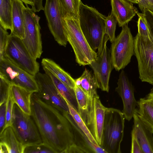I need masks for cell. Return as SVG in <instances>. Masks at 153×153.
<instances>
[{
    "instance_id": "1",
    "label": "cell",
    "mask_w": 153,
    "mask_h": 153,
    "mask_svg": "<svg viewBox=\"0 0 153 153\" xmlns=\"http://www.w3.org/2000/svg\"><path fill=\"white\" fill-rule=\"evenodd\" d=\"M31 116L42 142L55 153H65L71 146H79L75 131L68 119L56 108L41 99L36 92L31 96Z\"/></svg>"
},
{
    "instance_id": "2",
    "label": "cell",
    "mask_w": 153,
    "mask_h": 153,
    "mask_svg": "<svg viewBox=\"0 0 153 153\" xmlns=\"http://www.w3.org/2000/svg\"><path fill=\"white\" fill-rule=\"evenodd\" d=\"M78 18L84 36L91 48L96 51L105 36L106 17L95 8L84 4L81 1Z\"/></svg>"
},
{
    "instance_id": "3",
    "label": "cell",
    "mask_w": 153,
    "mask_h": 153,
    "mask_svg": "<svg viewBox=\"0 0 153 153\" xmlns=\"http://www.w3.org/2000/svg\"><path fill=\"white\" fill-rule=\"evenodd\" d=\"M65 34L75 54L76 61L80 65H90L97 56L81 29L79 19L72 17L63 18Z\"/></svg>"
},
{
    "instance_id": "4",
    "label": "cell",
    "mask_w": 153,
    "mask_h": 153,
    "mask_svg": "<svg viewBox=\"0 0 153 153\" xmlns=\"http://www.w3.org/2000/svg\"><path fill=\"white\" fill-rule=\"evenodd\" d=\"M125 117L119 109L107 108L100 146L107 153H121Z\"/></svg>"
},
{
    "instance_id": "5",
    "label": "cell",
    "mask_w": 153,
    "mask_h": 153,
    "mask_svg": "<svg viewBox=\"0 0 153 153\" xmlns=\"http://www.w3.org/2000/svg\"><path fill=\"white\" fill-rule=\"evenodd\" d=\"M11 126L17 138L24 146L42 143L31 116L23 112L16 103L13 108Z\"/></svg>"
},
{
    "instance_id": "6",
    "label": "cell",
    "mask_w": 153,
    "mask_h": 153,
    "mask_svg": "<svg viewBox=\"0 0 153 153\" xmlns=\"http://www.w3.org/2000/svg\"><path fill=\"white\" fill-rule=\"evenodd\" d=\"M111 45V59L113 68L117 71L124 68L130 62L134 54V40L127 24Z\"/></svg>"
},
{
    "instance_id": "7",
    "label": "cell",
    "mask_w": 153,
    "mask_h": 153,
    "mask_svg": "<svg viewBox=\"0 0 153 153\" xmlns=\"http://www.w3.org/2000/svg\"><path fill=\"white\" fill-rule=\"evenodd\" d=\"M4 57L33 76H35L39 72V63L22 40L10 34Z\"/></svg>"
},
{
    "instance_id": "8",
    "label": "cell",
    "mask_w": 153,
    "mask_h": 153,
    "mask_svg": "<svg viewBox=\"0 0 153 153\" xmlns=\"http://www.w3.org/2000/svg\"><path fill=\"white\" fill-rule=\"evenodd\" d=\"M134 54L138 63L139 78L153 85V43L138 33L134 37Z\"/></svg>"
},
{
    "instance_id": "9",
    "label": "cell",
    "mask_w": 153,
    "mask_h": 153,
    "mask_svg": "<svg viewBox=\"0 0 153 153\" xmlns=\"http://www.w3.org/2000/svg\"><path fill=\"white\" fill-rule=\"evenodd\" d=\"M24 8L25 37L22 40L28 51L36 59L42 53V44L39 22L40 18L28 4Z\"/></svg>"
},
{
    "instance_id": "10",
    "label": "cell",
    "mask_w": 153,
    "mask_h": 153,
    "mask_svg": "<svg viewBox=\"0 0 153 153\" xmlns=\"http://www.w3.org/2000/svg\"><path fill=\"white\" fill-rule=\"evenodd\" d=\"M0 75L12 85L20 86L33 92L38 91L35 76L20 68L5 57L0 60Z\"/></svg>"
},
{
    "instance_id": "11",
    "label": "cell",
    "mask_w": 153,
    "mask_h": 153,
    "mask_svg": "<svg viewBox=\"0 0 153 153\" xmlns=\"http://www.w3.org/2000/svg\"><path fill=\"white\" fill-rule=\"evenodd\" d=\"M108 40V37L105 34L102 44L98 49L96 59L89 65L93 71L98 88L106 92L109 91V78L114 68L110 50L107 46Z\"/></svg>"
},
{
    "instance_id": "12",
    "label": "cell",
    "mask_w": 153,
    "mask_h": 153,
    "mask_svg": "<svg viewBox=\"0 0 153 153\" xmlns=\"http://www.w3.org/2000/svg\"><path fill=\"white\" fill-rule=\"evenodd\" d=\"M35 77L39 88L38 91L35 92L37 96L63 113H69L67 102L60 94L50 77L45 73L39 72Z\"/></svg>"
},
{
    "instance_id": "13",
    "label": "cell",
    "mask_w": 153,
    "mask_h": 153,
    "mask_svg": "<svg viewBox=\"0 0 153 153\" xmlns=\"http://www.w3.org/2000/svg\"><path fill=\"white\" fill-rule=\"evenodd\" d=\"M44 11L49 29L55 40L61 46L66 47V37L59 0H46Z\"/></svg>"
},
{
    "instance_id": "14",
    "label": "cell",
    "mask_w": 153,
    "mask_h": 153,
    "mask_svg": "<svg viewBox=\"0 0 153 153\" xmlns=\"http://www.w3.org/2000/svg\"><path fill=\"white\" fill-rule=\"evenodd\" d=\"M115 91L121 97L123 104L122 110L125 119L128 121L133 118L137 106L134 95V88L125 71L122 70L119 76Z\"/></svg>"
},
{
    "instance_id": "15",
    "label": "cell",
    "mask_w": 153,
    "mask_h": 153,
    "mask_svg": "<svg viewBox=\"0 0 153 153\" xmlns=\"http://www.w3.org/2000/svg\"><path fill=\"white\" fill-rule=\"evenodd\" d=\"M134 125L131 131L134 133L143 153H153V131L135 111Z\"/></svg>"
},
{
    "instance_id": "16",
    "label": "cell",
    "mask_w": 153,
    "mask_h": 153,
    "mask_svg": "<svg viewBox=\"0 0 153 153\" xmlns=\"http://www.w3.org/2000/svg\"><path fill=\"white\" fill-rule=\"evenodd\" d=\"M106 108L107 107L104 106L101 103L98 95L94 97L90 130L100 146L101 143L105 113Z\"/></svg>"
},
{
    "instance_id": "17",
    "label": "cell",
    "mask_w": 153,
    "mask_h": 153,
    "mask_svg": "<svg viewBox=\"0 0 153 153\" xmlns=\"http://www.w3.org/2000/svg\"><path fill=\"white\" fill-rule=\"evenodd\" d=\"M111 12L120 27L127 24L138 12L132 3L127 0H111Z\"/></svg>"
},
{
    "instance_id": "18",
    "label": "cell",
    "mask_w": 153,
    "mask_h": 153,
    "mask_svg": "<svg viewBox=\"0 0 153 153\" xmlns=\"http://www.w3.org/2000/svg\"><path fill=\"white\" fill-rule=\"evenodd\" d=\"M12 29L10 34L22 40L25 37V6L21 0H12Z\"/></svg>"
},
{
    "instance_id": "19",
    "label": "cell",
    "mask_w": 153,
    "mask_h": 153,
    "mask_svg": "<svg viewBox=\"0 0 153 153\" xmlns=\"http://www.w3.org/2000/svg\"><path fill=\"white\" fill-rule=\"evenodd\" d=\"M74 90L78 104V112L90 129L93 99L89 98L84 91L76 85Z\"/></svg>"
},
{
    "instance_id": "20",
    "label": "cell",
    "mask_w": 153,
    "mask_h": 153,
    "mask_svg": "<svg viewBox=\"0 0 153 153\" xmlns=\"http://www.w3.org/2000/svg\"><path fill=\"white\" fill-rule=\"evenodd\" d=\"M135 111L153 131V93L150 92L137 101Z\"/></svg>"
},
{
    "instance_id": "21",
    "label": "cell",
    "mask_w": 153,
    "mask_h": 153,
    "mask_svg": "<svg viewBox=\"0 0 153 153\" xmlns=\"http://www.w3.org/2000/svg\"><path fill=\"white\" fill-rule=\"evenodd\" d=\"M33 92L19 86L12 85L10 94L15 103L25 113L31 115V97Z\"/></svg>"
},
{
    "instance_id": "22",
    "label": "cell",
    "mask_w": 153,
    "mask_h": 153,
    "mask_svg": "<svg viewBox=\"0 0 153 153\" xmlns=\"http://www.w3.org/2000/svg\"><path fill=\"white\" fill-rule=\"evenodd\" d=\"M0 145L6 148L8 153H23L25 146L18 139L11 126L0 134Z\"/></svg>"
},
{
    "instance_id": "23",
    "label": "cell",
    "mask_w": 153,
    "mask_h": 153,
    "mask_svg": "<svg viewBox=\"0 0 153 153\" xmlns=\"http://www.w3.org/2000/svg\"><path fill=\"white\" fill-rule=\"evenodd\" d=\"M75 84L80 87L88 97L93 99L98 95L97 89L98 88L96 78L91 71L85 68L81 76L75 79Z\"/></svg>"
},
{
    "instance_id": "24",
    "label": "cell",
    "mask_w": 153,
    "mask_h": 153,
    "mask_svg": "<svg viewBox=\"0 0 153 153\" xmlns=\"http://www.w3.org/2000/svg\"><path fill=\"white\" fill-rule=\"evenodd\" d=\"M41 64L43 68L48 70L60 80L74 89L75 79L55 62L50 59L43 58Z\"/></svg>"
},
{
    "instance_id": "25",
    "label": "cell",
    "mask_w": 153,
    "mask_h": 153,
    "mask_svg": "<svg viewBox=\"0 0 153 153\" xmlns=\"http://www.w3.org/2000/svg\"><path fill=\"white\" fill-rule=\"evenodd\" d=\"M43 69L45 73L51 78L61 95L78 111V104L74 89L60 80L48 70Z\"/></svg>"
},
{
    "instance_id": "26",
    "label": "cell",
    "mask_w": 153,
    "mask_h": 153,
    "mask_svg": "<svg viewBox=\"0 0 153 153\" xmlns=\"http://www.w3.org/2000/svg\"><path fill=\"white\" fill-rule=\"evenodd\" d=\"M12 0H0V25L7 30L12 29Z\"/></svg>"
},
{
    "instance_id": "27",
    "label": "cell",
    "mask_w": 153,
    "mask_h": 153,
    "mask_svg": "<svg viewBox=\"0 0 153 153\" xmlns=\"http://www.w3.org/2000/svg\"><path fill=\"white\" fill-rule=\"evenodd\" d=\"M59 1L63 18L72 17L79 19L80 0H59Z\"/></svg>"
},
{
    "instance_id": "28",
    "label": "cell",
    "mask_w": 153,
    "mask_h": 153,
    "mask_svg": "<svg viewBox=\"0 0 153 153\" xmlns=\"http://www.w3.org/2000/svg\"><path fill=\"white\" fill-rule=\"evenodd\" d=\"M65 100L69 109V113L79 128L85 135L90 142L100 146L78 111L68 101Z\"/></svg>"
},
{
    "instance_id": "29",
    "label": "cell",
    "mask_w": 153,
    "mask_h": 153,
    "mask_svg": "<svg viewBox=\"0 0 153 153\" xmlns=\"http://www.w3.org/2000/svg\"><path fill=\"white\" fill-rule=\"evenodd\" d=\"M117 23V19L112 13L106 17L105 26V34L108 39V40L112 43L115 40L116 37L115 32Z\"/></svg>"
},
{
    "instance_id": "30",
    "label": "cell",
    "mask_w": 153,
    "mask_h": 153,
    "mask_svg": "<svg viewBox=\"0 0 153 153\" xmlns=\"http://www.w3.org/2000/svg\"><path fill=\"white\" fill-rule=\"evenodd\" d=\"M138 17L137 22L138 33L144 38H147L152 40L151 31L147 22L142 13L138 12L136 13Z\"/></svg>"
},
{
    "instance_id": "31",
    "label": "cell",
    "mask_w": 153,
    "mask_h": 153,
    "mask_svg": "<svg viewBox=\"0 0 153 153\" xmlns=\"http://www.w3.org/2000/svg\"><path fill=\"white\" fill-rule=\"evenodd\" d=\"M55 153L54 150L43 143L25 146L23 153Z\"/></svg>"
},
{
    "instance_id": "32",
    "label": "cell",
    "mask_w": 153,
    "mask_h": 153,
    "mask_svg": "<svg viewBox=\"0 0 153 153\" xmlns=\"http://www.w3.org/2000/svg\"><path fill=\"white\" fill-rule=\"evenodd\" d=\"M12 85L0 75V105L7 102L9 97Z\"/></svg>"
},
{
    "instance_id": "33",
    "label": "cell",
    "mask_w": 153,
    "mask_h": 153,
    "mask_svg": "<svg viewBox=\"0 0 153 153\" xmlns=\"http://www.w3.org/2000/svg\"><path fill=\"white\" fill-rule=\"evenodd\" d=\"M7 30L0 25V60L4 56L10 37V34Z\"/></svg>"
},
{
    "instance_id": "34",
    "label": "cell",
    "mask_w": 153,
    "mask_h": 153,
    "mask_svg": "<svg viewBox=\"0 0 153 153\" xmlns=\"http://www.w3.org/2000/svg\"><path fill=\"white\" fill-rule=\"evenodd\" d=\"M15 103L10 92L6 103V128L11 125L13 108Z\"/></svg>"
},
{
    "instance_id": "35",
    "label": "cell",
    "mask_w": 153,
    "mask_h": 153,
    "mask_svg": "<svg viewBox=\"0 0 153 153\" xmlns=\"http://www.w3.org/2000/svg\"><path fill=\"white\" fill-rule=\"evenodd\" d=\"M6 103L0 105V134L6 128Z\"/></svg>"
},
{
    "instance_id": "36",
    "label": "cell",
    "mask_w": 153,
    "mask_h": 153,
    "mask_svg": "<svg viewBox=\"0 0 153 153\" xmlns=\"http://www.w3.org/2000/svg\"><path fill=\"white\" fill-rule=\"evenodd\" d=\"M150 28L152 36V41L153 43V12L146 8L141 10Z\"/></svg>"
},
{
    "instance_id": "37",
    "label": "cell",
    "mask_w": 153,
    "mask_h": 153,
    "mask_svg": "<svg viewBox=\"0 0 153 153\" xmlns=\"http://www.w3.org/2000/svg\"><path fill=\"white\" fill-rule=\"evenodd\" d=\"M131 153H143L141 148L133 131L131 132Z\"/></svg>"
},
{
    "instance_id": "38",
    "label": "cell",
    "mask_w": 153,
    "mask_h": 153,
    "mask_svg": "<svg viewBox=\"0 0 153 153\" xmlns=\"http://www.w3.org/2000/svg\"><path fill=\"white\" fill-rule=\"evenodd\" d=\"M33 4L31 8L35 12H39L44 10V7L43 5V0H33Z\"/></svg>"
},
{
    "instance_id": "39",
    "label": "cell",
    "mask_w": 153,
    "mask_h": 153,
    "mask_svg": "<svg viewBox=\"0 0 153 153\" xmlns=\"http://www.w3.org/2000/svg\"><path fill=\"white\" fill-rule=\"evenodd\" d=\"M138 4L140 10L144 8H146L152 12V5L150 0H141Z\"/></svg>"
},
{
    "instance_id": "40",
    "label": "cell",
    "mask_w": 153,
    "mask_h": 153,
    "mask_svg": "<svg viewBox=\"0 0 153 153\" xmlns=\"http://www.w3.org/2000/svg\"><path fill=\"white\" fill-rule=\"evenodd\" d=\"M23 3H25V5L28 4L30 6H33V0H21Z\"/></svg>"
},
{
    "instance_id": "41",
    "label": "cell",
    "mask_w": 153,
    "mask_h": 153,
    "mask_svg": "<svg viewBox=\"0 0 153 153\" xmlns=\"http://www.w3.org/2000/svg\"><path fill=\"white\" fill-rule=\"evenodd\" d=\"M132 3L138 4L136 0H127Z\"/></svg>"
},
{
    "instance_id": "42",
    "label": "cell",
    "mask_w": 153,
    "mask_h": 153,
    "mask_svg": "<svg viewBox=\"0 0 153 153\" xmlns=\"http://www.w3.org/2000/svg\"><path fill=\"white\" fill-rule=\"evenodd\" d=\"M150 1L152 5V12H153V0H150Z\"/></svg>"
},
{
    "instance_id": "43",
    "label": "cell",
    "mask_w": 153,
    "mask_h": 153,
    "mask_svg": "<svg viewBox=\"0 0 153 153\" xmlns=\"http://www.w3.org/2000/svg\"><path fill=\"white\" fill-rule=\"evenodd\" d=\"M136 1L137 2L138 4L139 3L141 0H136Z\"/></svg>"
},
{
    "instance_id": "44",
    "label": "cell",
    "mask_w": 153,
    "mask_h": 153,
    "mask_svg": "<svg viewBox=\"0 0 153 153\" xmlns=\"http://www.w3.org/2000/svg\"><path fill=\"white\" fill-rule=\"evenodd\" d=\"M150 92L153 93V88L151 89L150 90Z\"/></svg>"
}]
</instances>
